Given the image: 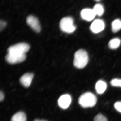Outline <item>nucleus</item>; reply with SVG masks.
I'll use <instances>...</instances> for the list:
<instances>
[{"label": "nucleus", "instance_id": "1", "mask_svg": "<svg viewBox=\"0 0 121 121\" xmlns=\"http://www.w3.org/2000/svg\"><path fill=\"white\" fill-rule=\"evenodd\" d=\"M89 60L88 54L84 50H78L74 55V65L78 69H82L86 66Z\"/></svg>", "mask_w": 121, "mask_h": 121}, {"label": "nucleus", "instance_id": "2", "mask_svg": "<svg viewBox=\"0 0 121 121\" xmlns=\"http://www.w3.org/2000/svg\"><path fill=\"white\" fill-rule=\"evenodd\" d=\"M97 102V98L94 94L90 92L84 93L80 96L78 99V103L83 108L93 107L95 106Z\"/></svg>", "mask_w": 121, "mask_h": 121}, {"label": "nucleus", "instance_id": "3", "mask_svg": "<svg viewBox=\"0 0 121 121\" xmlns=\"http://www.w3.org/2000/svg\"><path fill=\"white\" fill-rule=\"evenodd\" d=\"M30 45L26 43H20L12 45L8 48V54L20 55L25 54L30 49Z\"/></svg>", "mask_w": 121, "mask_h": 121}, {"label": "nucleus", "instance_id": "4", "mask_svg": "<svg viewBox=\"0 0 121 121\" xmlns=\"http://www.w3.org/2000/svg\"><path fill=\"white\" fill-rule=\"evenodd\" d=\"M73 18L70 17H64L60 20V27L61 30L64 32L71 33L76 30V26L74 25Z\"/></svg>", "mask_w": 121, "mask_h": 121}, {"label": "nucleus", "instance_id": "5", "mask_svg": "<svg viewBox=\"0 0 121 121\" xmlns=\"http://www.w3.org/2000/svg\"><path fill=\"white\" fill-rule=\"evenodd\" d=\"M26 57V54L18 55L8 53L5 56V60L9 63L15 64L23 62Z\"/></svg>", "mask_w": 121, "mask_h": 121}, {"label": "nucleus", "instance_id": "6", "mask_svg": "<svg viewBox=\"0 0 121 121\" xmlns=\"http://www.w3.org/2000/svg\"><path fill=\"white\" fill-rule=\"evenodd\" d=\"M26 22L33 30L37 33L41 31V27L38 19L34 16L30 15L27 17Z\"/></svg>", "mask_w": 121, "mask_h": 121}, {"label": "nucleus", "instance_id": "7", "mask_svg": "<svg viewBox=\"0 0 121 121\" xmlns=\"http://www.w3.org/2000/svg\"><path fill=\"white\" fill-rule=\"evenodd\" d=\"M105 25L104 21L101 20H95L91 24V30L93 33H97L104 30Z\"/></svg>", "mask_w": 121, "mask_h": 121}, {"label": "nucleus", "instance_id": "8", "mask_svg": "<svg viewBox=\"0 0 121 121\" xmlns=\"http://www.w3.org/2000/svg\"><path fill=\"white\" fill-rule=\"evenodd\" d=\"M71 98L68 94L63 95L60 96L58 100L59 106L63 109H66L69 107L71 103Z\"/></svg>", "mask_w": 121, "mask_h": 121}, {"label": "nucleus", "instance_id": "9", "mask_svg": "<svg viewBox=\"0 0 121 121\" xmlns=\"http://www.w3.org/2000/svg\"><path fill=\"white\" fill-rule=\"evenodd\" d=\"M80 15L83 19L88 21L92 20L96 16L93 9H83L81 11Z\"/></svg>", "mask_w": 121, "mask_h": 121}, {"label": "nucleus", "instance_id": "10", "mask_svg": "<svg viewBox=\"0 0 121 121\" xmlns=\"http://www.w3.org/2000/svg\"><path fill=\"white\" fill-rule=\"evenodd\" d=\"M34 74L32 73L24 74L20 78V82L25 87H28L31 83Z\"/></svg>", "mask_w": 121, "mask_h": 121}, {"label": "nucleus", "instance_id": "11", "mask_svg": "<svg viewBox=\"0 0 121 121\" xmlns=\"http://www.w3.org/2000/svg\"><path fill=\"white\" fill-rule=\"evenodd\" d=\"M107 87V85L105 82L102 80H99L95 84V90L98 94H101L105 92Z\"/></svg>", "mask_w": 121, "mask_h": 121}, {"label": "nucleus", "instance_id": "12", "mask_svg": "<svg viewBox=\"0 0 121 121\" xmlns=\"http://www.w3.org/2000/svg\"><path fill=\"white\" fill-rule=\"evenodd\" d=\"M11 121H26V114L22 111L18 112L13 116Z\"/></svg>", "mask_w": 121, "mask_h": 121}, {"label": "nucleus", "instance_id": "13", "mask_svg": "<svg viewBox=\"0 0 121 121\" xmlns=\"http://www.w3.org/2000/svg\"><path fill=\"white\" fill-rule=\"evenodd\" d=\"M93 9L95 15L99 16H101L104 13V8L101 4H95Z\"/></svg>", "mask_w": 121, "mask_h": 121}, {"label": "nucleus", "instance_id": "14", "mask_svg": "<svg viewBox=\"0 0 121 121\" xmlns=\"http://www.w3.org/2000/svg\"><path fill=\"white\" fill-rule=\"evenodd\" d=\"M121 41L118 38H114L112 39L109 43V47L111 49H117L121 44Z\"/></svg>", "mask_w": 121, "mask_h": 121}, {"label": "nucleus", "instance_id": "15", "mask_svg": "<svg viewBox=\"0 0 121 121\" xmlns=\"http://www.w3.org/2000/svg\"><path fill=\"white\" fill-rule=\"evenodd\" d=\"M111 26L113 32H117L121 29V21L119 19L115 20L112 23Z\"/></svg>", "mask_w": 121, "mask_h": 121}, {"label": "nucleus", "instance_id": "16", "mask_svg": "<svg viewBox=\"0 0 121 121\" xmlns=\"http://www.w3.org/2000/svg\"><path fill=\"white\" fill-rule=\"evenodd\" d=\"M111 84L112 86L121 87V79H114L111 80Z\"/></svg>", "mask_w": 121, "mask_h": 121}, {"label": "nucleus", "instance_id": "17", "mask_svg": "<svg viewBox=\"0 0 121 121\" xmlns=\"http://www.w3.org/2000/svg\"><path fill=\"white\" fill-rule=\"evenodd\" d=\"M94 121H107L105 117L102 114H99L96 115L94 119Z\"/></svg>", "mask_w": 121, "mask_h": 121}, {"label": "nucleus", "instance_id": "18", "mask_svg": "<svg viewBox=\"0 0 121 121\" xmlns=\"http://www.w3.org/2000/svg\"><path fill=\"white\" fill-rule=\"evenodd\" d=\"M114 107L115 109L121 113V102H116L114 104Z\"/></svg>", "mask_w": 121, "mask_h": 121}, {"label": "nucleus", "instance_id": "19", "mask_svg": "<svg viewBox=\"0 0 121 121\" xmlns=\"http://www.w3.org/2000/svg\"><path fill=\"white\" fill-rule=\"evenodd\" d=\"M7 23L5 21H1L0 22V30L1 31H2L6 27Z\"/></svg>", "mask_w": 121, "mask_h": 121}, {"label": "nucleus", "instance_id": "20", "mask_svg": "<svg viewBox=\"0 0 121 121\" xmlns=\"http://www.w3.org/2000/svg\"><path fill=\"white\" fill-rule=\"evenodd\" d=\"M4 93L2 91L0 92V101L2 102L4 100Z\"/></svg>", "mask_w": 121, "mask_h": 121}, {"label": "nucleus", "instance_id": "21", "mask_svg": "<svg viewBox=\"0 0 121 121\" xmlns=\"http://www.w3.org/2000/svg\"><path fill=\"white\" fill-rule=\"evenodd\" d=\"M33 121H48L45 120H40V119H35Z\"/></svg>", "mask_w": 121, "mask_h": 121}, {"label": "nucleus", "instance_id": "22", "mask_svg": "<svg viewBox=\"0 0 121 121\" xmlns=\"http://www.w3.org/2000/svg\"><path fill=\"white\" fill-rule=\"evenodd\" d=\"M95 0L96 1H99L101 0Z\"/></svg>", "mask_w": 121, "mask_h": 121}]
</instances>
